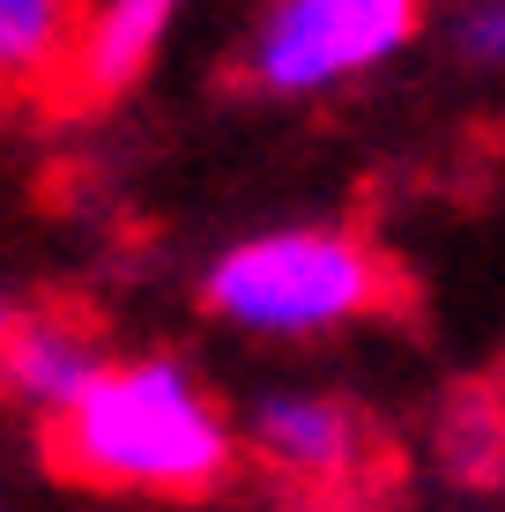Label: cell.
I'll use <instances>...</instances> for the list:
<instances>
[{
    "instance_id": "6da1fadb",
    "label": "cell",
    "mask_w": 505,
    "mask_h": 512,
    "mask_svg": "<svg viewBox=\"0 0 505 512\" xmlns=\"http://www.w3.org/2000/svg\"><path fill=\"white\" fill-rule=\"evenodd\" d=\"M45 423L52 461L75 483L127 498H208L238 461L231 416L179 357H104Z\"/></svg>"
},
{
    "instance_id": "7a4b0ae2",
    "label": "cell",
    "mask_w": 505,
    "mask_h": 512,
    "mask_svg": "<svg viewBox=\"0 0 505 512\" xmlns=\"http://www.w3.org/2000/svg\"><path fill=\"white\" fill-rule=\"evenodd\" d=\"M387 297L379 253L342 223H283L223 245L201 275V305L253 342H320L357 327Z\"/></svg>"
},
{
    "instance_id": "3957f363",
    "label": "cell",
    "mask_w": 505,
    "mask_h": 512,
    "mask_svg": "<svg viewBox=\"0 0 505 512\" xmlns=\"http://www.w3.org/2000/svg\"><path fill=\"white\" fill-rule=\"evenodd\" d=\"M424 0H260L246 30V75L268 97H335L416 45Z\"/></svg>"
},
{
    "instance_id": "277c9868",
    "label": "cell",
    "mask_w": 505,
    "mask_h": 512,
    "mask_svg": "<svg viewBox=\"0 0 505 512\" xmlns=\"http://www.w3.org/2000/svg\"><path fill=\"white\" fill-rule=\"evenodd\" d=\"M238 446L268 475H283L290 490H312V498H342V490H357L364 468H372V431H364V416L342 394H327V386H268L246 409Z\"/></svg>"
},
{
    "instance_id": "5b68a950",
    "label": "cell",
    "mask_w": 505,
    "mask_h": 512,
    "mask_svg": "<svg viewBox=\"0 0 505 512\" xmlns=\"http://www.w3.org/2000/svg\"><path fill=\"white\" fill-rule=\"evenodd\" d=\"M186 0H75V38L67 67L90 97H119L164 60L171 30H179Z\"/></svg>"
},
{
    "instance_id": "8992f818",
    "label": "cell",
    "mask_w": 505,
    "mask_h": 512,
    "mask_svg": "<svg viewBox=\"0 0 505 512\" xmlns=\"http://www.w3.org/2000/svg\"><path fill=\"white\" fill-rule=\"evenodd\" d=\"M97 364H104V342H97V327L75 320V312H30V320H8V342H0V386H8L30 416L67 409Z\"/></svg>"
},
{
    "instance_id": "52a82bcc",
    "label": "cell",
    "mask_w": 505,
    "mask_h": 512,
    "mask_svg": "<svg viewBox=\"0 0 505 512\" xmlns=\"http://www.w3.org/2000/svg\"><path fill=\"white\" fill-rule=\"evenodd\" d=\"M75 0H0V90H30L67 67Z\"/></svg>"
},
{
    "instance_id": "ba28073f",
    "label": "cell",
    "mask_w": 505,
    "mask_h": 512,
    "mask_svg": "<svg viewBox=\"0 0 505 512\" xmlns=\"http://www.w3.org/2000/svg\"><path fill=\"white\" fill-rule=\"evenodd\" d=\"M439 453H446V468L454 475H491L498 468V453H505V438H498V416H483V409H446V423H439Z\"/></svg>"
},
{
    "instance_id": "9c48e42d",
    "label": "cell",
    "mask_w": 505,
    "mask_h": 512,
    "mask_svg": "<svg viewBox=\"0 0 505 512\" xmlns=\"http://www.w3.org/2000/svg\"><path fill=\"white\" fill-rule=\"evenodd\" d=\"M454 45L468 67H505V0H461Z\"/></svg>"
},
{
    "instance_id": "30bf717a",
    "label": "cell",
    "mask_w": 505,
    "mask_h": 512,
    "mask_svg": "<svg viewBox=\"0 0 505 512\" xmlns=\"http://www.w3.org/2000/svg\"><path fill=\"white\" fill-rule=\"evenodd\" d=\"M8 320H15V312H8V297H0V342H8Z\"/></svg>"
}]
</instances>
